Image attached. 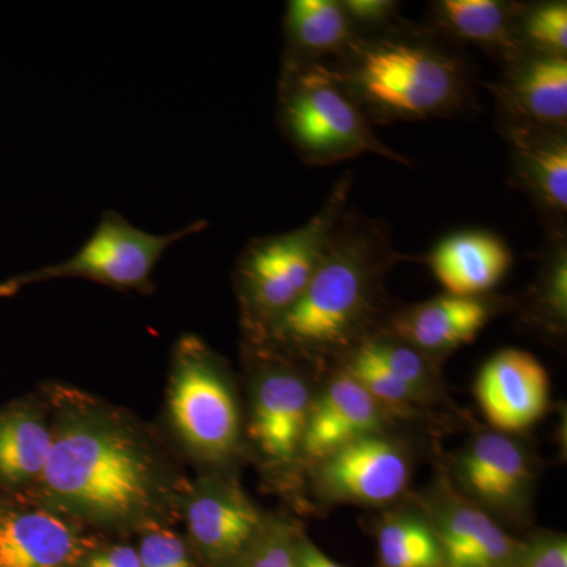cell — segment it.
I'll return each mask as SVG.
<instances>
[{
  "instance_id": "19",
  "label": "cell",
  "mask_w": 567,
  "mask_h": 567,
  "mask_svg": "<svg viewBox=\"0 0 567 567\" xmlns=\"http://www.w3.org/2000/svg\"><path fill=\"white\" fill-rule=\"evenodd\" d=\"M522 3L498 0H442L432 3L436 25L453 39L470 41L507 63L524 54L517 22Z\"/></svg>"
},
{
  "instance_id": "6",
  "label": "cell",
  "mask_w": 567,
  "mask_h": 567,
  "mask_svg": "<svg viewBox=\"0 0 567 567\" xmlns=\"http://www.w3.org/2000/svg\"><path fill=\"white\" fill-rule=\"evenodd\" d=\"M207 227L204 219L177 233L158 235L137 229L121 213H103L99 226L74 256L24 276L22 284L58 278H82L123 290H148L152 274L164 252L188 235Z\"/></svg>"
},
{
  "instance_id": "18",
  "label": "cell",
  "mask_w": 567,
  "mask_h": 567,
  "mask_svg": "<svg viewBox=\"0 0 567 567\" xmlns=\"http://www.w3.org/2000/svg\"><path fill=\"white\" fill-rule=\"evenodd\" d=\"M311 398L300 377L276 371L265 375L254 398L251 435L267 456L292 457L301 450Z\"/></svg>"
},
{
  "instance_id": "11",
  "label": "cell",
  "mask_w": 567,
  "mask_h": 567,
  "mask_svg": "<svg viewBox=\"0 0 567 567\" xmlns=\"http://www.w3.org/2000/svg\"><path fill=\"white\" fill-rule=\"evenodd\" d=\"M476 394L484 415L496 429L518 432L546 412L550 382L546 369L532 353L507 349L484 365Z\"/></svg>"
},
{
  "instance_id": "4",
  "label": "cell",
  "mask_w": 567,
  "mask_h": 567,
  "mask_svg": "<svg viewBox=\"0 0 567 567\" xmlns=\"http://www.w3.org/2000/svg\"><path fill=\"white\" fill-rule=\"evenodd\" d=\"M276 112L282 136L306 166H331L368 153L412 166L375 136L328 63L282 66Z\"/></svg>"
},
{
  "instance_id": "16",
  "label": "cell",
  "mask_w": 567,
  "mask_h": 567,
  "mask_svg": "<svg viewBox=\"0 0 567 567\" xmlns=\"http://www.w3.org/2000/svg\"><path fill=\"white\" fill-rule=\"evenodd\" d=\"M491 312V305L481 297L446 293L406 309L391 322V331L421 352H450L472 342Z\"/></svg>"
},
{
  "instance_id": "17",
  "label": "cell",
  "mask_w": 567,
  "mask_h": 567,
  "mask_svg": "<svg viewBox=\"0 0 567 567\" xmlns=\"http://www.w3.org/2000/svg\"><path fill=\"white\" fill-rule=\"evenodd\" d=\"M282 66L338 62L363 37L338 0H290L284 17Z\"/></svg>"
},
{
  "instance_id": "7",
  "label": "cell",
  "mask_w": 567,
  "mask_h": 567,
  "mask_svg": "<svg viewBox=\"0 0 567 567\" xmlns=\"http://www.w3.org/2000/svg\"><path fill=\"white\" fill-rule=\"evenodd\" d=\"M174 361L169 409L178 434L200 456H226L237 443L240 423L218 361L196 336L178 341Z\"/></svg>"
},
{
  "instance_id": "8",
  "label": "cell",
  "mask_w": 567,
  "mask_h": 567,
  "mask_svg": "<svg viewBox=\"0 0 567 567\" xmlns=\"http://www.w3.org/2000/svg\"><path fill=\"white\" fill-rule=\"evenodd\" d=\"M511 152V175L547 223L566 234L567 130L502 122Z\"/></svg>"
},
{
  "instance_id": "2",
  "label": "cell",
  "mask_w": 567,
  "mask_h": 567,
  "mask_svg": "<svg viewBox=\"0 0 567 567\" xmlns=\"http://www.w3.org/2000/svg\"><path fill=\"white\" fill-rule=\"evenodd\" d=\"M328 65L372 125L451 117L475 100L464 59L423 33L363 37Z\"/></svg>"
},
{
  "instance_id": "9",
  "label": "cell",
  "mask_w": 567,
  "mask_h": 567,
  "mask_svg": "<svg viewBox=\"0 0 567 567\" xmlns=\"http://www.w3.org/2000/svg\"><path fill=\"white\" fill-rule=\"evenodd\" d=\"M499 121L567 130V58L525 51L488 84Z\"/></svg>"
},
{
  "instance_id": "15",
  "label": "cell",
  "mask_w": 567,
  "mask_h": 567,
  "mask_svg": "<svg viewBox=\"0 0 567 567\" xmlns=\"http://www.w3.org/2000/svg\"><path fill=\"white\" fill-rule=\"evenodd\" d=\"M429 264L447 293L481 297L505 278L513 252L498 235L462 230L440 241Z\"/></svg>"
},
{
  "instance_id": "14",
  "label": "cell",
  "mask_w": 567,
  "mask_h": 567,
  "mask_svg": "<svg viewBox=\"0 0 567 567\" xmlns=\"http://www.w3.org/2000/svg\"><path fill=\"white\" fill-rule=\"evenodd\" d=\"M379 423V402L346 372L311 404L301 450L306 456L322 461L339 447L375 434Z\"/></svg>"
},
{
  "instance_id": "22",
  "label": "cell",
  "mask_w": 567,
  "mask_h": 567,
  "mask_svg": "<svg viewBox=\"0 0 567 567\" xmlns=\"http://www.w3.org/2000/svg\"><path fill=\"white\" fill-rule=\"evenodd\" d=\"M52 439V431L33 413L14 412L0 417V477L9 483L40 477Z\"/></svg>"
},
{
  "instance_id": "1",
  "label": "cell",
  "mask_w": 567,
  "mask_h": 567,
  "mask_svg": "<svg viewBox=\"0 0 567 567\" xmlns=\"http://www.w3.org/2000/svg\"><path fill=\"white\" fill-rule=\"evenodd\" d=\"M401 257L386 221L350 207L305 292L265 334L301 352L360 344L375 315L383 279Z\"/></svg>"
},
{
  "instance_id": "24",
  "label": "cell",
  "mask_w": 567,
  "mask_h": 567,
  "mask_svg": "<svg viewBox=\"0 0 567 567\" xmlns=\"http://www.w3.org/2000/svg\"><path fill=\"white\" fill-rule=\"evenodd\" d=\"M353 353L379 365L399 382L412 388L415 393L427 382V363H425L423 352L394 336L391 338H382V336L365 338L363 342L354 347Z\"/></svg>"
},
{
  "instance_id": "3",
  "label": "cell",
  "mask_w": 567,
  "mask_h": 567,
  "mask_svg": "<svg viewBox=\"0 0 567 567\" xmlns=\"http://www.w3.org/2000/svg\"><path fill=\"white\" fill-rule=\"evenodd\" d=\"M52 435L39 480L55 505L99 524L133 520L152 505V461L122 425L80 413L66 416Z\"/></svg>"
},
{
  "instance_id": "27",
  "label": "cell",
  "mask_w": 567,
  "mask_h": 567,
  "mask_svg": "<svg viewBox=\"0 0 567 567\" xmlns=\"http://www.w3.org/2000/svg\"><path fill=\"white\" fill-rule=\"evenodd\" d=\"M136 550L142 567H196L182 537L171 529H148Z\"/></svg>"
},
{
  "instance_id": "10",
  "label": "cell",
  "mask_w": 567,
  "mask_h": 567,
  "mask_svg": "<svg viewBox=\"0 0 567 567\" xmlns=\"http://www.w3.org/2000/svg\"><path fill=\"white\" fill-rule=\"evenodd\" d=\"M320 462L324 491L349 502L382 505L401 495L409 481L404 453L375 434L361 436Z\"/></svg>"
},
{
  "instance_id": "26",
  "label": "cell",
  "mask_w": 567,
  "mask_h": 567,
  "mask_svg": "<svg viewBox=\"0 0 567 567\" xmlns=\"http://www.w3.org/2000/svg\"><path fill=\"white\" fill-rule=\"evenodd\" d=\"M347 374L352 375L379 404L382 402L390 406H402L416 395L412 388L405 386L379 365L353 352L347 363Z\"/></svg>"
},
{
  "instance_id": "32",
  "label": "cell",
  "mask_w": 567,
  "mask_h": 567,
  "mask_svg": "<svg viewBox=\"0 0 567 567\" xmlns=\"http://www.w3.org/2000/svg\"><path fill=\"white\" fill-rule=\"evenodd\" d=\"M295 558H297L298 567H342L303 537L301 539L295 537Z\"/></svg>"
},
{
  "instance_id": "25",
  "label": "cell",
  "mask_w": 567,
  "mask_h": 567,
  "mask_svg": "<svg viewBox=\"0 0 567 567\" xmlns=\"http://www.w3.org/2000/svg\"><path fill=\"white\" fill-rule=\"evenodd\" d=\"M517 32L525 51L567 55V3L524 6L518 17Z\"/></svg>"
},
{
  "instance_id": "28",
  "label": "cell",
  "mask_w": 567,
  "mask_h": 567,
  "mask_svg": "<svg viewBox=\"0 0 567 567\" xmlns=\"http://www.w3.org/2000/svg\"><path fill=\"white\" fill-rule=\"evenodd\" d=\"M240 567H298L295 537L286 529H262L240 559Z\"/></svg>"
},
{
  "instance_id": "21",
  "label": "cell",
  "mask_w": 567,
  "mask_h": 567,
  "mask_svg": "<svg viewBox=\"0 0 567 567\" xmlns=\"http://www.w3.org/2000/svg\"><path fill=\"white\" fill-rule=\"evenodd\" d=\"M461 480L487 505L511 506L528 486V461L513 440L484 434L462 456Z\"/></svg>"
},
{
  "instance_id": "20",
  "label": "cell",
  "mask_w": 567,
  "mask_h": 567,
  "mask_svg": "<svg viewBox=\"0 0 567 567\" xmlns=\"http://www.w3.org/2000/svg\"><path fill=\"white\" fill-rule=\"evenodd\" d=\"M434 529L445 567L517 566L520 544L476 507H451Z\"/></svg>"
},
{
  "instance_id": "30",
  "label": "cell",
  "mask_w": 567,
  "mask_h": 567,
  "mask_svg": "<svg viewBox=\"0 0 567 567\" xmlns=\"http://www.w3.org/2000/svg\"><path fill=\"white\" fill-rule=\"evenodd\" d=\"M516 567H567L566 537L546 535L520 544Z\"/></svg>"
},
{
  "instance_id": "13",
  "label": "cell",
  "mask_w": 567,
  "mask_h": 567,
  "mask_svg": "<svg viewBox=\"0 0 567 567\" xmlns=\"http://www.w3.org/2000/svg\"><path fill=\"white\" fill-rule=\"evenodd\" d=\"M194 546L210 565L240 561L262 532L260 516L240 492L208 487L186 509Z\"/></svg>"
},
{
  "instance_id": "5",
  "label": "cell",
  "mask_w": 567,
  "mask_h": 567,
  "mask_svg": "<svg viewBox=\"0 0 567 567\" xmlns=\"http://www.w3.org/2000/svg\"><path fill=\"white\" fill-rule=\"evenodd\" d=\"M353 175H342L320 210L303 226L252 238L245 246L235 267V281L246 316L264 333L305 292L350 208Z\"/></svg>"
},
{
  "instance_id": "29",
  "label": "cell",
  "mask_w": 567,
  "mask_h": 567,
  "mask_svg": "<svg viewBox=\"0 0 567 567\" xmlns=\"http://www.w3.org/2000/svg\"><path fill=\"white\" fill-rule=\"evenodd\" d=\"M341 7L360 35L361 32L385 31L399 10V3L393 0H342Z\"/></svg>"
},
{
  "instance_id": "12",
  "label": "cell",
  "mask_w": 567,
  "mask_h": 567,
  "mask_svg": "<svg viewBox=\"0 0 567 567\" xmlns=\"http://www.w3.org/2000/svg\"><path fill=\"white\" fill-rule=\"evenodd\" d=\"M95 548L91 537L50 511H0V567H81Z\"/></svg>"
},
{
  "instance_id": "31",
  "label": "cell",
  "mask_w": 567,
  "mask_h": 567,
  "mask_svg": "<svg viewBox=\"0 0 567 567\" xmlns=\"http://www.w3.org/2000/svg\"><path fill=\"white\" fill-rule=\"evenodd\" d=\"M81 567H142L136 548L117 546L95 548L84 559Z\"/></svg>"
},
{
  "instance_id": "23",
  "label": "cell",
  "mask_w": 567,
  "mask_h": 567,
  "mask_svg": "<svg viewBox=\"0 0 567 567\" xmlns=\"http://www.w3.org/2000/svg\"><path fill=\"white\" fill-rule=\"evenodd\" d=\"M380 567H445L435 529L415 517H395L379 532Z\"/></svg>"
},
{
  "instance_id": "33",
  "label": "cell",
  "mask_w": 567,
  "mask_h": 567,
  "mask_svg": "<svg viewBox=\"0 0 567 567\" xmlns=\"http://www.w3.org/2000/svg\"><path fill=\"white\" fill-rule=\"evenodd\" d=\"M10 286H3L0 287V293L6 292L7 289H9Z\"/></svg>"
}]
</instances>
